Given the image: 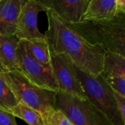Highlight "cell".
I'll list each match as a JSON object with an SVG mask.
<instances>
[{"label":"cell","mask_w":125,"mask_h":125,"mask_svg":"<svg viewBox=\"0 0 125 125\" xmlns=\"http://www.w3.org/2000/svg\"><path fill=\"white\" fill-rule=\"evenodd\" d=\"M45 12L48 26L45 37L51 53H64L78 69L90 74H100L105 52L89 42L51 10Z\"/></svg>","instance_id":"1"},{"label":"cell","mask_w":125,"mask_h":125,"mask_svg":"<svg viewBox=\"0 0 125 125\" xmlns=\"http://www.w3.org/2000/svg\"><path fill=\"white\" fill-rule=\"evenodd\" d=\"M89 42L100 47L105 52L125 56V14L111 20L85 21L69 24Z\"/></svg>","instance_id":"2"},{"label":"cell","mask_w":125,"mask_h":125,"mask_svg":"<svg viewBox=\"0 0 125 125\" xmlns=\"http://www.w3.org/2000/svg\"><path fill=\"white\" fill-rule=\"evenodd\" d=\"M75 73L85 98L97 107L114 125H125L114 97L113 90L100 75L83 72L75 67Z\"/></svg>","instance_id":"3"},{"label":"cell","mask_w":125,"mask_h":125,"mask_svg":"<svg viewBox=\"0 0 125 125\" xmlns=\"http://www.w3.org/2000/svg\"><path fill=\"white\" fill-rule=\"evenodd\" d=\"M0 73L18 102L31 107L41 114L56 108V92L37 86L19 70H0Z\"/></svg>","instance_id":"4"},{"label":"cell","mask_w":125,"mask_h":125,"mask_svg":"<svg viewBox=\"0 0 125 125\" xmlns=\"http://www.w3.org/2000/svg\"><path fill=\"white\" fill-rule=\"evenodd\" d=\"M56 108L62 111L73 125H114L87 99L58 92Z\"/></svg>","instance_id":"5"},{"label":"cell","mask_w":125,"mask_h":125,"mask_svg":"<svg viewBox=\"0 0 125 125\" xmlns=\"http://www.w3.org/2000/svg\"><path fill=\"white\" fill-rule=\"evenodd\" d=\"M18 70L31 83L39 87L59 92V86L51 66L41 64L27 52L24 40H19L18 50Z\"/></svg>","instance_id":"6"},{"label":"cell","mask_w":125,"mask_h":125,"mask_svg":"<svg viewBox=\"0 0 125 125\" xmlns=\"http://www.w3.org/2000/svg\"><path fill=\"white\" fill-rule=\"evenodd\" d=\"M51 67L59 92L85 98L75 73V66L64 53H51Z\"/></svg>","instance_id":"7"},{"label":"cell","mask_w":125,"mask_h":125,"mask_svg":"<svg viewBox=\"0 0 125 125\" xmlns=\"http://www.w3.org/2000/svg\"><path fill=\"white\" fill-rule=\"evenodd\" d=\"M47 10V7L38 0H26L18 15L14 36L18 40L45 37L38 29L37 18L40 12Z\"/></svg>","instance_id":"8"},{"label":"cell","mask_w":125,"mask_h":125,"mask_svg":"<svg viewBox=\"0 0 125 125\" xmlns=\"http://www.w3.org/2000/svg\"><path fill=\"white\" fill-rule=\"evenodd\" d=\"M68 24L81 21L87 4L84 0H38Z\"/></svg>","instance_id":"9"},{"label":"cell","mask_w":125,"mask_h":125,"mask_svg":"<svg viewBox=\"0 0 125 125\" xmlns=\"http://www.w3.org/2000/svg\"><path fill=\"white\" fill-rule=\"evenodd\" d=\"M26 0H0V35H14L21 10Z\"/></svg>","instance_id":"10"},{"label":"cell","mask_w":125,"mask_h":125,"mask_svg":"<svg viewBox=\"0 0 125 125\" xmlns=\"http://www.w3.org/2000/svg\"><path fill=\"white\" fill-rule=\"evenodd\" d=\"M19 40L14 35H0V70H18L17 50Z\"/></svg>","instance_id":"11"},{"label":"cell","mask_w":125,"mask_h":125,"mask_svg":"<svg viewBox=\"0 0 125 125\" xmlns=\"http://www.w3.org/2000/svg\"><path fill=\"white\" fill-rule=\"evenodd\" d=\"M116 15V0H89L81 21L111 20Z\"/></svg>","instance_id":"12"},{"label":"cell","mask_w":125,"mask_h":125,"mask_svg":"<svg viewBox=\"0 0 125 125\" xmlns=\"http://www.w3.org/2000/svg\"><path fill=\"white\" fill-rule=\"evenodd\" d=\"M100 75L103 78L125 77V56L116 53L105 52Z\"/></svg>","instance_id":"13"},{"label":"cell","mask_w":125,"mask_h":125,"mask_svg":"<svg viewBox=\"0 0 125 125\" xmlns=\"http://www.w3.org/2000/svg\"><path fill=\"white\" fill-rule=\"evenodd\" d=\"M29 54L41 64L51 66V52L45 37L24 40Z\"/></svg>","instance_id":"14"},{"label":"cell","mask_w":125,"mask_h":125,"mask_svg":"<svg viewBox=\"0 0 125 125\" xmlns=\"http://www.w3.org/2000/svg\"><path fill=\"white\" fill-rule=\"evenodd\" d=\"M10 112L29 125H45L42 114L40 112L21 102L13 107Z\"/></svg>","instance_id":"15"},{"label":"cell","mask_w":125,"mask_h":125,"mask_svg":"<svg viewBox=\"0 0 125 125\" xmlns=\"http://www.w3.org/2000/svg\"><path fill=\"white\" fill-rule=\"evenodd\" d=\"M18 103V100L5 83L0 73V108L10 112Z\"/></svg>","instance_id":"16"},{"label":"cell","mask_w":125,"mask_h":125,"mask_svg":"<svg viewBox=\"0 0 125 125\" xmlns=\"http://www.w3.org/2000/svg\"><path fill=\"white\" fill-rule=\"evenodd\" d=\"M42 116L45 125H73L67 116L57 108L46 111Z\"/></svg>","instance_id":"17"},{"label":"cell","mask_w":125,"mask_h":125,"mask_svg":"<svg viewBox=\"0 0 125 125\" xmlns=\"http://www.w3.org/2000/svg\"><path fill=\"white\" fill-rule=\"evenodd\" d=\"M104 78L114 92L125 96V77H108Z\"/></svg>","instance_id":"18"},{"label":"cell","mask_w":125,"mask_h":125,"mask_svg":"<svg viewBox=\"0 0 125 125\" xmlns=\"http://www.w3.org/2000/svg\"><path fill=\"white\" fill-rule=\"evenodd\" d=\"M15 118L10 112L0 108V125H18Z\"/></svg>","instance_id":"19"},{"label":"cell","mask_w":125,"mask_h":125,"mask_svg":"<svg viewBox=\"0 0 125 125\" xmlns=\"http://www.w3.org/2000/svg\"><path fill=\"white\" fill-rule=\"evenodd\" d=\"M113 93H114V97L116 100L118 111L122 119L125 122V96H123L114 91H113Z\"/></svg>","instance_id":"20"},{"label":"cell","mask_w":125,"mask_h":125,"mask_svg":"<svg viewBox=\"0 0 125 125\" xmlns=\"http://www.w3.org/2000/svg\"><path fill=\"white\" fill-rule=\"evenodd\" d=\"M116 14H125V0H116Z\"/></svg>","instance_id":"21"},{"label":"cell","mask_w":125,"mask_h":125,"mask_svg":"<svg viewBox=\"0 0 125 125\" xmlns=\"http://www.w3.org/2000/svg\"><path fill=\"white\" fill-rule=\"evenodd\" d=\"M84 1L86 2V4H88V3H89V0H84Z\"/></svg>","instance_id":"22"}]
</instances>
